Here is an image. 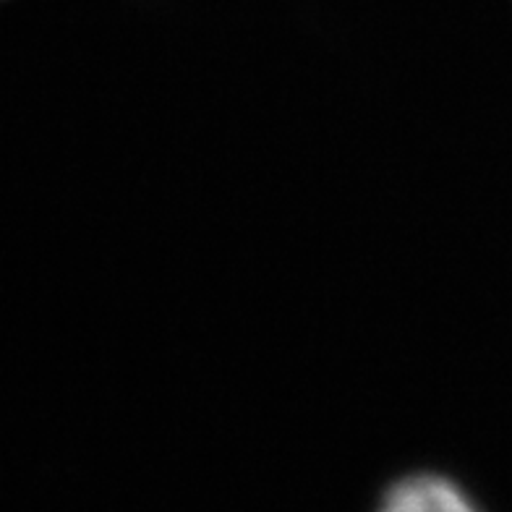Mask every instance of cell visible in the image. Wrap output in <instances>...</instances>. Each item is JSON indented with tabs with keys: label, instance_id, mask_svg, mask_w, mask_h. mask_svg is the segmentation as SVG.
I'll use <instances>...</instances> for the list:
<instances>
[{
	"label": "cell",
	"instance_id": "cell-1",
	"mask_svg": "<svg viewBox=\"0 0 512 512\" xmlns=\"http://www.w3.org/2000/svg\"><path fill=\"white\" fill-rule=\"evenodd\" d=\"M374 512H481V507L445 473L418 471L392 481Z\"/></svg>",
	"mask_w": 512,
	"mask_h": 512
}]
</instances>
